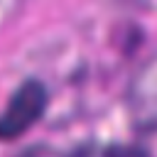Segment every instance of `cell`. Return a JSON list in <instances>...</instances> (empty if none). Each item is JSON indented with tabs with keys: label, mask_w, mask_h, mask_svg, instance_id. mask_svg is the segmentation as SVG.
I'll list each match as a JSON object with an SVG mask.
<instances>
[{
	"label": "cell",
	"mask_w": 157,
	"mask_h": 157,
	"mask_svg": "<svg viewBox=\"0 0 157 157\" xmlns=\"http://www.w3.org/2000/svg\"><path fill=\"white\" fill-rule=\"evenodd\" d=\"M47 108V91L37 78H27L15 88L0 113V140H12L39 120Z\"/></svg>",
	"instance_id": "obj_1"
},
{
	"label": "cell",
	"mask_w": 157,
	"mask_h": 157,
	"mask_svg": "<svg viewBox=\"0 0 157 157\" xmlns=\"http://www.w3.org/2000/svg\"><path fill=\"white\" fill-rule=\"evenodd\" d=\"M128 103L137 125L142 128L157 125V52L135 74L128 91Z\"/></svg>",
	"instance_id": "obj_2"
},
{
	"label": "cell",
	"mask_w": 157,
	"mask_h": 157,
	"mask_svg": "<svg viewBox=\"0 0 157 157\" xmlns=\"http://www.w3.org/2000/svg\"><path fill=\"white\" fill-rule=\"evenodd\" d=\"M66 157H147V150L137 145H115V142H81L66 152Z\"/></svg>",
	"instance_id": "obj_3"
}]
</instances>
